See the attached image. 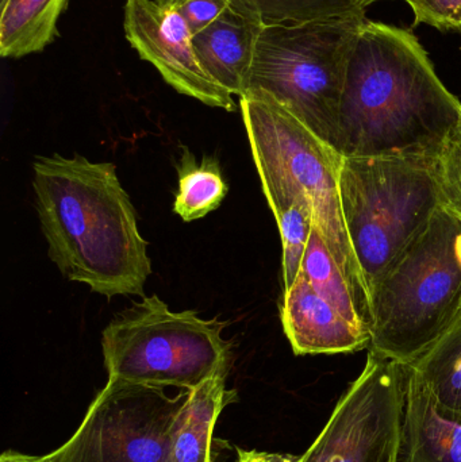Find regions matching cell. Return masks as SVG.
<instances>
[{
	"label": "cell",
	"instance_id": "cell-1",
	"mask_svg": "<svg viewBox=\"0 0 461 462\" xmlns=\"http://www.w3.org/2000/svg\"><path fill=\"white\" fill-rule=\"evenodd\" d=\"M461 126V102L416 35L365 19L355 41L338 111L346 157L436 156Z\"/></svg>",
	"mask_w": 461,
	"mask_h": 462
},
{
	"label": "cell",
	"instance_id": "cell-2",
	"mask_svg": "<svg viewBox=\"0 0 461 462\" xmlns=\"http://www.w3.org/2000/svg\"><path fill=\"white\" fill-rule=\"evenodd\" d=\"M35 208L49 257L70 282L107 296H145L148 242L113 162L80 154L32 162Z\"/></svg>",
	"mask_w": 461,
	"mask_h": 462
},
{
	"label": "cell",
	"instance_id": "cell-3",
	"mask_svg": "<svg viewBox=\"0 0 461 462\" xmlns=\"http://www.w3.org/2000/svg\"><path fill=\"white\" fill-rule=\"evenodd\" d=\"M461 219L443 206L367 299L370 352L410 365L461 317Z\"/></svg>",
	"mask_w": 461,
	"mask_h": 462
},
{
	"label": "cell",
	"instance_id": "cell-4",
	"mask_svg": "<svg viewBox=\"0 0 461 462\" xmlns=\"http://www.w3.org/2000/svg\"><path fill=\"white\" fill-rule=\"evenodd\" d=\"M240 108L271 210L276 213L294 203H310L314 225L367 304L341 210L343 154L264 92H246L240 97Z\"/></svg>",
	"mask_w": 461,
	"mask_h": 462
},
{
	"label": "cell",
	"instance_id": "cell-5",
	"mask_svg": "<svg viewBox=\"0 0 461 462\" xmlns=\"http://www.w3.org/2000/svg\"><path fill=\"white\" fill-rule=\"evenodd\" d=\"M340 199L367 300L376 280L444 206L435 156H343Z\"/></svg>",
	"mask_w": 461,
	"mask_h": 462
},
{
	"label": "cell",
	"instance_id": "cell-6",
	"mask_svg": "<svg viewBox=\"0 0 461 462\" xmlns=\"http://www.w3.org/2000/svg\"><path fill=\"white\" fill-rule=\"evenodd\" d=\"M365 19L362 14L263 26L246 92L270 95L340 153L341 95L349 57Z\"/></svg>",
	"mask_w": 461,
	"mask_h": 462
},
{
	"label": "cell",
	"instance_id": "cell-7",
	"mask_svg": "<svg viewBox=\"0 0 461 462\" xmlns=\"http://www.w3.org/2000/svg\"><path fill=\"white\" fill-rule=\"evenodd\" d=\"M225 325L194 310L171 311L159 296H143L103 330L108 379L195 390L232 363V344L222 337Z\"/></svg>",
	"mask_w": 461,
	"mask_h": 462
},
{
	"label": "cell",
	"instance_id": "cell-8",
	"mask_svg": "<svg viewBox=\"0 0 461 462\" xmlns=\"http://www.w3.org/2000/svg\"><path fill=\"white\" fill-rule=\"evenodd\" d=\"M189 391L108 379L80 426L43 462H168Z\"/></svg>",
	"mask_w": 461,
	"mask_h": 462
},
{
	"label": "cell",
	"instance_id": "cell-9",
	"mask_svg": "<svg viewBox=\"0 0 461 462\" xmlns=\"http://www.w3.org/2000/svg\"><path fill=\"white\" fill-rule=\"evenodd\" d=\"M408 365L368 353L327 425L298 462H395Z\"/></svg>",
	"mask_w": 461,
	"mask_h": 462
},
{
	"label": "cell",
	"instance_id": "cell-10",
	"mask_svg": "<svg viewBox=\"0 0 461 462\" xmlns=\"http://www.w3.org/2000/svg\"><path fill=\"white\" fill-rule=\"evenodd\" d=\"M124 34L141 59L157 68L171 87L210 107L235 110L233 95L206 72L183 16L156 0H126Z\"/></svg>",
	"mask_w": 461,
	"mask_h": 462
},
{
	"label": "cell",
	"instance_id": "cell-11",
	"mask_svg": "<svg viewBox=\"0 0 461 462\" xmlns=\"http://www.w3.org/2000/svg\"><path fill=\"white\" fill-rule=\"evenodd\" d=\"M281 319L297 356L343 355L370 347V330L349 322L300 273L283 291Z\"/></svg>",
	"mask_w": 461,
	"mask_h": 462
},
{
	"label": "cell",
	"instance_id": "cell-12",
	"mask_svg": "<svg viewBox=\"0 0 461 462\" xmlns=\"http://www.w3.org/2000/svg\"><path fill=\"white\" fill-rule=\"evenodd\" d=\"M263 26L262 22L230 5L192 38L206 72L233 97H243L248 88Z\"/></svg>",
	"mask_w": 461,
	"mask_h": 462
},
{
	"label": "cell",
	"instance_id": "cell-13",
	"mask_svg": "<svg viewBox=\"0 0 461 462\" xmlns=\"http://www.w3.org/2000/svg\"><path fill=\"white\" fill-rule=\"evenodd\" d=\"M395 462H461V422L438 409L410 365Z\"/></svg>",
	"mask_w": 461,
	"mask_h": 462
},
{
	"label": "cell",
	"instance_id": "cell-14",
	"mask_svg": "<svg viewBox=\"0 0 461 462\" xmlns=\"http://www.w3.org/2000/svg\"><path fill=\"white\" fill-rule=\"evenodd\" d=\"M232 363L195 390L179 418L168 462H213V437L225 407L237 401V393L227 390Z\"/></svg>",
	"mask_w": 461,
	"mask_h": 462
},
{
	"label": "cell",
	"instance_id": "cell-15",
	"mask_svg": "<svg viewBox=\"0 0 461 462\" xmlns=\"http://www.w3.org/2000/svg\"><path fill=\"white\" fill-rule=\"evenodd\" d=\"M68 0H3L0 54L19 59L43 51L57 35V21Z\"/></svg>",
	"mask_w": 461,
	"mask_h": 462
},
{
	"label": "cell",
	"instance_id": "cell-16",
	"mask_svg": "<svg viewBox=\"0 0 461 462\" xmlns=\"http://www.w3.org/2000/svg\"><path fill=\"white\" fill-rule=\"evenodd\" d=\"M300 274L349 322L370 330L367 304L341 271L316 225L309 236Z\"/></svg>",
	"mask_w": 461,
	"mask_h": 462
},
{
	"label": "cell",
	"instance_id": "cell-17",
	"mask_svg": "<svg viewBox=\"0 0 461 462\" xmlns=\"http://www.w3.org/2000/svg\"><path fill=\"white\" fill-rule=\"evenodd\" d=\"M410 368L438 409L461 422V317Z\"/></svg>",
	"mask_w": 461,
	"mask_h": 462
},
{
	"label": "cell",
	"instance_id": "cell-18",
	"mask_svg": "<svg viewBox=\"0 0 461 462\" xmlns=\"http://www.w3.org/2000/svg\"><path fill=\"white\" fill-rule=\"evenodd\" d=\"M178 175L179 189L173 211L184 222L205 218L221 206L229 192L218 160L214 157H203L202 162L198 164L194 154L184 148Z\"/></svg>",
	"mask_w": 461,
	"mask_h": 462
},
{
	"label": "cell",
	"instance_id": "cell-19",
	"mask_svg": "<svg viewBox=\"0 0 461 462\" xmlns=\"http://www.w3.org/2000/svg\"><path fill=\"white\" fill-rule=\"evenodd\" d=\"M233 7L262 22L298 24L365 14L364 0H230Z\"/></svg>",
	"mask_w": 461,
	"mask_h": 462
},
{
	"label": "cell",
	"instance_id": "cell-20",
	"mask_svg": "<svg viewBox=\"0 0 461 462\" xmlns=\"http://www.w3.org/2000/svg\"><path fill=\"white\" fill-rule=\"evenodd\" d=\"M276 224L281 238V271L283 291L289 290L298 279L303 255L314 225V208L310 203H294L276 211Z\"/></svg>",
	"mask_w": 461,
	"mask_h": 462
},
{
	"label": "cell",
	"instance_id": "cell-21",
	"mask_svg": "<svg viewBox=\"0 0 461 462\" xmlns=\"http://www.w3.org/2000/svg\"><path fill=\"white\" fill-rule=\"evenodd\" d=\"M444 206L461 219V126L435 156Z\"/></svg>",
	"mask_w": 461,
	"mask_h": 462
},
{
	"label": "cell",
	"instance_id": "cell-22",
	"mask_svg": "<svg viewBox=\"0 0 461 462\" xmlns=\"http://www.w3.org/2000/svg\"><path fill=\"white\" fill-rule=\"evenodd\" d=\"M413 11L414 26L428 24L443 32H455L461 18V0H405Z\"/></svg>",
	"mask_w": 461,
	"mask_h": 462
},
{
	"label": "cell",
	"instance_id": "cell-23",
	"mask_svg": "<svg viewBox=\"0 0 461 462\" xmlns=\"http://www.w3.org/2000/svg\"><path fill=\"white\" fill-rule=\"evenodd\" d=\"M183 16L194 34L216 21L232 5L230 0H156Z\"/></svg>",
	"mask_w": 461,
	"mask_h": 462
},
{
	"label": "cell",
	"instance_id": "cell-24",
	"mask_svg": "<svg viewBox=\"0 0 461 462\" xmlns=\"http://www.w3.org/2000/svg\"><path fill=\"white\" fill-rule=\"evenodd\" d=\"M237 458L235 462H298L300 456L289 455V453L262 452V450H248L243 448H235Z\"/></svg>",
	"mask_w": 461,
	"mask_h": 462
},
{
	"label": "cell",
	"instance_id": "cell-25",
	"mask_svg": "<svg viewBox=\"0 0 461 462\" xmlns=\"http://www.w3.org/2000/svg\"><path fill=\"white\" fill-rule=\"evenodd\" d=\"M0 462H43L41 456L24 455L15 450H5L0 456Z\"/></svg>",
	"mask_w": 461,
	"mask_h": 462
},
{
	"label": "cell",
	"instance_id": "cell-26",
	"mask_svg": "<svg viewBox=\"0 0 461 462\" xmlns=\"http://www.w3.org/2000/svg\"><path fill=\"white\" fill-rule=\"evenodd\" d=\"M456 254H457V258H459V263H460V265H461V233L459 234V236H457Z\"/></svg>",
	"mask_w": 461,
	"mask_h": 462
},
{
	"label": "cell",
	"instance_id": "cell-27",
	"mask_svg": "<svg viewBox=\"0 0 461 462\" xmlns=\"http://www.w3.org/2000/svg\"><path fill=\"white\" fill-rule=\"evenodd\" d=\"M365 2V5H373V3H376V2H381V0H364Z\"/></svg>",
	"mask_w": 461,
	"mask_h": 462
},
{
	"label": "cell",
	"instance_id": "cell-28",
	"mask_svg": "<svg viewBox=\"0 0 461 462\" xmlns=\"http://www.w3.org/2000/svg\"><path fill=\"white\" fill-rule=\"evenodd\" d=\"M455 32H460V34H461V18H460L459 23H457L456 27H455Z\"/></svg>",
	"mask_w": 461,
	"mask_h": 462
},
{
	"label": "cell",
	"instance_id": "cell-29",
	"mask_svg": "<svg viewBox=\"0 0 461 462\" xmlns=\"http://www.w3.org/2000/svg\"><path fill=\"white\" fill-rule=\"evenodd\" d=\"M2 2H3V0H0V3H2Z\"/></svg>",
	"mask_w": 461,
	"mask_h": 462
}]
</instances>
